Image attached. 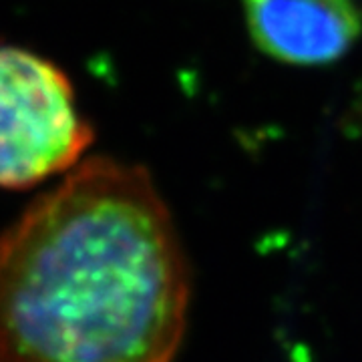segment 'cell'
Masks as SVG:
<instances>
[{
  "mask_svg": "<svg viewBox=\"0 0 362 362\" xmlns=\"http://www.w3.org/2000/svg\"><path fill=\"white\" fill-rule=\"evenodd\" d=\"M189 304L151 175L93 157L0 235V362H173Z\"/></svg>",
  "mask_w": 362,
  "mask_h": 362,
  "instance_id": "cell-1",
  "label": "cell"
},
{
  "mask_svg": "<svg viewBox=\"0 0 362 362\" xmlns=\"http://www.w3.org/2000/svg\"><path fill=\"white\" fill-rule=\"evenodd\" d=\"M250 35L268 57L288 65H326L361 35L350 0H242Z\"/></svg>",
  "mask_w": 362,
  "mask_h": 362,
  "instance_id": "cell-3",
  "label": "cell"
},
{
  "mask_svg": "<svg viewBox=\"0 0 362 362\" xmlns=\"http://www.w3.org/2000/svg\"><path fill=\"white\" fill-rule=\"evenodd\" d=\"M90 143L65 73L35 52L0 47V187L26 189L75 169Z\"/></svg>",
  "mask_w": 362,
  "mask_h": 362,
  "instance_id": "cell-2",
  "label": "cell"
}]
</instances>
